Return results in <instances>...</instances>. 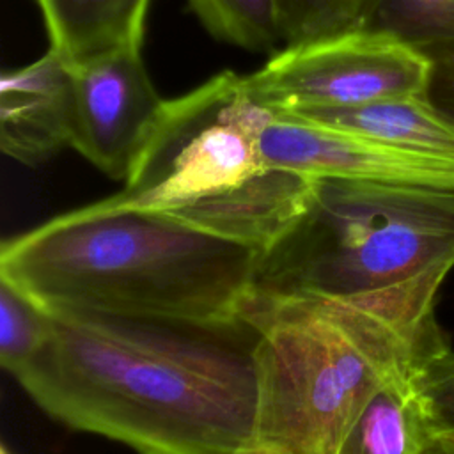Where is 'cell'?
Returning <instances> with one entry per match:
<instances>
[{
  "instance_id": "1",
  "label": "cell",
  "mask_w": 454,
  "mask_h": 454,
  "mask_svg": "<svg viewBox=\"0 0 454 454\" xmlns=\"http://www.w3.org/2000/svg\"><path fill=\"white\" fill-rule=\"evenodd\" d=\"M46 312L50 339L14 378L55 420L137 454H234L255 443L257 333L241 317Z\"/></svg>"
},
{
  "instance_id": "2",
  "label": "cell",
  "mask_w": 454,
  "mask_h": 454,
  "mask_svg": "<svg viewBox=\"0 0 454 454\" xmlns=\"http://www.w3.org/2000/svg\"><path fill=\"white\" fill-rule=\"evenodd\" d=\"M452 268L356 296L250 289L239 317L257 333L255 443L284 454H335L385 383L449 346L434 300Z\"/></svg>"
},
{
  "instance_id": "3",
  "label": "cell",
  "mask_w": 454,
  "mask_h": 454,
  "mask_svg": "<svg viewBox=\"0 0 454 454\" xmlns=\"http://www.w3.org/2000/svg\"><path fill=\"white\" fill-rule=\"evenodd\" d=\"M261 254L114 195L62 213L0 248V277L43 309L231 321Z\"/></svg>"
},
{
  "instance_id": "4",
  "label": "cell",
  "mask_w": 454,
  "mask_h": 454,
  "mask_svg": "<svg viewBox=\"0 0 454 454\" xmlns=\"http://www.w3.org/2000/svg\"><path fill=\"white\" fill-rule=\"evenodd\" d=\"M454 264V190L316 177L305 211L261 254L252 291L356 296Z\"/></svg>"
},
{
  "instance_id": "5",
  "label": "cell",
  "mask_w": 454,
  "mask_h": 454,
  "mask_svg": "<svg viewBox=\"0 0 454 454\" xmlns=\"http://www.w3.org/2000/svg\"><path fill=\"white\" fill-rule=\"evenodd\" d=\"M273 115L250 96L245 76L229 69L165 99L124 188L114 197L144 209L176 211L241 186L268 167L261 135Z\"/></svg>"
},
{
  "instance_id": "6",
  "label": "cell",
  "mask_w": 454,
  "mask_h": 454,
  "mask_svg": "<svg viewBox=\"0 0 454 454\" xmlns=\"http://www.w3.org/2000/svg\"><path fill=\"white\" fill-rule=\"evenodd\" d=\"M431 76L424 51L385 32L353 28L286 44L245 83L255 101L284 112L429 96Z\"/></svg>"
},
{
  "instance_id": "7",
  "label": "cell",
  "mask_w": 454,
  "mask_h": 454,
  "mask_svg": "<svg viewBox=\"0 0 454 454\" xmlns=\"http://www.w3.org/2000/svg\"><path fill=\"white\" fill-rule=\"evenodd\" d=\"M74 74L73 149L112 179L129 176L165 99L154 89L142 50L99 59Z\"/></svg>"
},
{
  "instance_id": "8",
  "label": "cell",
  "mask_w": 454,
  "mask_h": 454,
  "mask_svg": "<svg viewBox=\"0 0 454 454\" xmlns=\"http://www.w3.org/2000/svg\"><path fill=\"white\" fill-rule=\"evenodd\" d=\"M270 167L310 177L454 190V160L401 149L358 133L275 112L261 135Z\"/></svg>"
},
{
  "instance_id": "9",
  "label": "cell",
  "mask_w": 454,
  "mask_h": 454,
  "mask_svg": "<svg viewBox=\"0 0 454 454\" xmlns=\"http://www.w3.org/2000/svg\"><path fill=\"white\" fill-rule=\"evenodd\" d=\"M74 74L51 48L28 66L4 71L0 80V147L39 167L73 145Z\"/></svg>"
},
{
  "instance_id": "10",
  "label": "cell",
  "mask_w": 454,
  "mask_h": 454,
  "mask_svg": "<svg viewBox=\"0 0 454 454\" xmlns=\"http://www.w3.org/2000/svg\"><path fill=\"white\" fill-rule=\"evenodd\" d=\"M314 181L316 177L268 165L234 190L163 213L262 254L305 211Z\"/></svg>"
},
{
  "instance_id": "11",
  "label": "cell",
  "mask_w": 454,
  "mask_h": 454,
  "mask_svg": "<svg viewBox=\"0 0 454 454\" xmlns=\"http://www.w3.org/2000/svg\"><path fill=\"white\" fill-rule=\"evenodd\" d=\"M151 0H37L50 48L71 67L142 50Z\"/></svg>"
},
{
  "instance_id": "12",
  "label": "cell",
  "mask_w": 454,
  "mask_h": 454,
  "mask_svg": "<svg viewBox=\"0 0 454 454\" xmlns=\"http://www.w3.org/2000/svg\"><path fill=\"white\" fill-rule=\"evenodd\" d=\"M282 114L358 133L401 149L454 160V119L443 114L429 96L340 108H296Z\"/></svg>"
},
{
  "instance_id": "13",
  "label": "cell",
  "mask_w": 454,
  "mask_h": 454,
  "mask_svg": "<svg viewBox=\"0 0 454 454\" xmlns=\"http://www.w3.org/2000/svg\"><path fill=\"white\" fill-rule=\"evenodd\" d=\"M413 367L394 376L372 395L340 440L335 454L420 452L429 429L411 385Z\"/></svg>"
},
{
  "instance_id": "14",
  "label": "cell",
  "mask_w": 454,
  "mask_h": 454,
  "mask_svg": "<svg viewBox=\"0 0 454 454\" xmlns=\"http://www.w3.org/2000/svg\"><path fill=\"white\" fill-rule=\"evenodd\" d=\"M362 28L390 34L431 55L454 44V0H372Z\"/></svg>"
},
{
  "instance_id": "15",
  "label": "cell",
  "mask_w": 454,
  "mask_h": 454,
  "mask_svg": "<svg viewBox=\"0 0 454 454\" xmlns=\"http://www.w3.org/2000/svg\"><path fill=\"white\" fill-rule=\"evenodd\" d=\"M216 39L238 48L264 51L282 41L278 0H188Z\"/></svg>"
},
{
  "instance_id": "16",
  "label": "cell",
  "mask_w": 454,
  "mask_h": 454,
  "mask_svg": "<svg viewBox=\"0 0 454 454\" xmlns=\"http://www.w3.org/2000/svg\"><path fill=\"white\" fill-rule=\"evenodd\" d=\"M51 333L50 314L21 289L0 277V362L12 376L44 348Z\"/></svg>"
},
{
  "instance_id": "17",
  "label": "cell",
  "mask_w": 454,
  "mask_h": 454,
  "mask_svg": "<svg viewBox=\"0 0 454 454\" xmlns=\"http://www.w3.org/2000/svg\"><path fill=\"white\" fill-rule=\"evenodd\" d=\"M372 0H278L282 41L296 44L362 28Z\"/></svg>"
},
{
  "instance_id": "18",
  "label": "cell",
  "mask_w": 454,
  "mask_h": 454,
  "mask_svg": "<svg viewBox=\"0 0 454 454\" xmlns=\"http://www.w3.org/2000/svg\"><path fill=\"white\" fill-rule=\"evenodd\" d=\"M410 378L429 434L454 438V349L447 346L424 356Z\"/></svg>"
},
{
  "instance_id": "19",
  "label": "cell",
  "mask_w": 454,
  "mask_h": 454,
  "mask_svg": "<svg viewBox=\"0 0 454 454\" xmlns=\"http://www.w3.org/2000/svg\"><path fill=\"white\" fill-rule=\"evenodd\" d=\"M427 57L433 60L429 98L443 114L454 119V44Z\"/></svg>"
},
{
  "instance_id": "20",
  "label": "cell",
  "mask_w": 454,
  "mask_h": 454,
  "mask_svg": "<svg viewBox=\"0 0 454 454\" xmlns=\"http://www.w3.org/2000/svg\"><path fill=\"white\" fill-rule=\"evenodd\" d=\"M419 454H454V438L429 434Z\"/></svg>"
},
{
  "instance_id": "21",
  "label": "cell",
  "mask_w": 454,
  "mask_h": 454,
  "mask_svg": "<svg viewBox=\"0 0 454 454\" xmlns=\"http://www.w3.org/2000/svg\"><path fill=\"white\" fill-rule=\"evenodd\" d=\"M234 454H284L277 449H271V447H264V445H259V443H254L250 447H245Z\"/></svg>"
},
{
  "instance_id": "22",
  "label": "cell",
  "mask_w": 454,
  "mask_h": 454,
  "mask_svg": "<svg viewBox=\"0 0 454 454\" xmlns=\"http://www.w3.org/2000/svg\"><path fill=\"white\" fill-rule=\"evenodd\" d=\"M0 454H12L5 445H0Z\"/></svg>"
}]
</instances>
